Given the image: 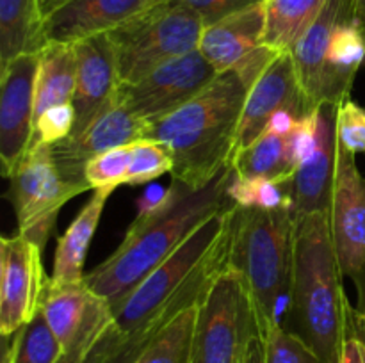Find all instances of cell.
I'll use <instances>...</instances> for the list:
<instances>
[{
	"mask_svg": "<svg viewBox=\"0 0 365 363\" xmlns=\"http://www.w3.org/2000/svg\"><path fill=\"white\" fill-rule=\"evenodd\" d=\"M278 112H292L298 117L314 112L299 85L291 52L278 53L250 85L239 121L234 157L257 141Z\"/></svg>",
	"mask_w": 365,
	"mask_h": 363,
	"instance_id": "obj_14",
	"label": "cell"
},
{
	"mask_svg": "<svg viewBox=\"0 0 365 363\" xmlns=\"http://www.w3.org/2000/svg\"><path fill=\"white\" fill-rule=\"evenodd\" d=\"M66 0H39V6H41V13L43 16L50 14L52 11H56L61 4H64Z\"/></svg>",
	"mask_w": 365,
	"mask_h": 363,
	"instance_id": "obj_41",
	"label": "cell"
},
{
	"mask_svg": "<svg viewBox=\"0 0 365 363\" xmlns=\"http://www.w3.org/2000/svg\"><path fill=\"white\" fill-rule=\"evenodd\" d=\"M39 0H0V68L29 52H41L45 43Z\"/></svg>",
	"mask_w": 365,
	"mask_h": 363,
	"instance_id": "obj_24",
	"label": "cell"
},
{
	"mask_svg": "<svg viewBox=\"0 0 365 363\" xmlns=\"http://www.w3.org/2000/svg\"><path fill=\"white\" fill-rule=\"evenodd\" d=\"M132 159L125 185H143L157 180L164 173L173 171V157L170 149L152 139H141L130 144Z\"/></svg>",
	"mask_w": 365,
	"mask_h": 363,
	"instance_id": "obj_29",
	"label": "cell"
},
{
	"mask_svg": "<svg viewBox=\"0 0 365 363\" xmlns=\"http://www.w3.org/2000/svg\"><path fill=\"white\" fill-rule=\"evenodd\" d=\"M77 114L71 102L59 103V105L48 107L34 123V134L32 142L34 144H56V142L68 139L75 128Z\"/></svg>",
	"mask_w": 365,
	"mask_h": 363,
	"instance_id": "obj_32",
	"label": "cell"
},
{
	"mask_svg": "<svg viewBox=\"0 0 365 363\" xmlns=\"http://www.w3.org/2000/svg\"><path fill=\"white\" fill-rule=\"evenodd\" d=\"M13 337L4 363H59L64 356L63 345L50 330L41 310Z\"/></svg>",
	"mask_w": 365,
	"mask_h": 363,
	"instance_id": "obj_27",
	"label": "cell"
},
{
	"mask_svg": "<svg viewBox=\"0 0 365 363\" xmlns=\"http://www.w3.org/2000/svg\"><path fill=\"white\" fill-rule=\"evenodd\" d=\"M153 2H157V0H153Z\"/></svg>",
	"mask_w": 365,
	"mask_h": 363,
	"instance_id": "obj_43",
	"label": "cell"
},
{
	"mask_svg": "<svg viewBox=\"0 0 365 363\" xmlns=\"http://www.w3.org/2000/svg\"><path fill=\"white\" fill-rule=\"evenodd\" d=\"M227 192L237 206H255L266 210L292 206L291 182L282 184L267 178H246L232 169Z\"/></svg>",
	"mask_w": 365,
	"mask_h": 363,
	"instance_id": "obj_28",
	"label": "cell"
},
{
	"mask_svg": "<svg viewBox=\"0 0 365 363\" xmlns=\"http://www.w3.org/2000/svg\"><path fill=\"white\" fill-rule=\"evenodd\" d=\"M248 91L237 71H227L180 109L148 123L146 139L164 144L173 157V180L202 189L232 166Z\"/></svg>",
	"mask_w": 365,
	"mask_h": 363,
	"instance_id": "obj_3",
	"label": "cell"
},
{
	"mask_svg": "<svg viewBox=\"0 0 365 363\" xmlns=\"http://www.w3.org/2000/svg\"><path fill=\"white\" fill-rule=\"evenodd\" d=\"M337 142L349 153H365V109L348 98L337 107Z\"/></svg>",
	"mask_w": 365,
	"mask_h": 363,
	"instance_id": "obj_33",
	"label": "cell"
},
{
	"mask_svg": "<svg viewBox=\"0 0 365 363\" xmlns=\"http://www.w3.org/2000/svg\"><path fill=\"white\" fill-rule=\"evenodd\" d=\"M255 335L259 326L248 290L227 267L198 302L189 363H242Z\"/></svg>",
	"mask_w": 365,
	"mask_h": 363,
	"instance_id": "obj_6",
	"label": "cell"
},
{
	"mask_svg": "<svg viewBox=\"0 0 365 363\" xmlns=\"http://www.w3.org/2000/svg\"><path fill=\"white\" fill-rule=\"evenodd\" d=\"M356 11H359V16L365 21V0H355Z\"/></svg>",
	"mask_w": 365,
	"mask_h": 363,
	"instance_id": "obj_42",
	"label": "cell"
},
{
	"mask_svg": "<svg viewBox=\"0 0 365 363\" xmlns=\"http://www.w3.org/2000/svg\"><path fill=\"white\" fill-rule=\"evenodd\" d=\"M157 2L187 7L202 18L203 23L210 25L230 16V14L239 13V11L262 4L264 0H157Z\"/></svg>",
	"mask_w": 365,
	"mask_h": 363,
	"instance_id": "obj_34",
	"label": "cell"
},
{
	"mask_svg": "<svg viewBox=\"0 0 365 363\" xmlns=\"http://www.w3.org/2000/svg\"><path fill=\"white\" fill-rule=\"evenodd\" d=\"M351 11H356L355 0H328L316 23L291 50L299 85L314 110L319 107V78L330 36L335 25Z\"/></svg>",
	"mask_w": 365,
	"mask_h": 363,
	"instance_id": "obj_21",
	"label": "cell"
},
{
	"mask_svg": "<svg viewBox=\"0 0 365 363\" xmlns=\"http://www.w3.org/2000/svg\"><path fill=\"white\" fill-rule=\"evenodd\" d=\"M303 117L292 112H278L266 130L248 148L241 149L232 160L237 174L246 178H267L274 182H291L299 166L294 144V128Z\"/></svg>",
	"mask_w": 365,
	"mask_h": 363,
	"instance_id": "obj_19",
	"label": "cell"
},
{
	"mask_svg": "<svg viewBox=\"0 0 365 363\" xmlns=\"http://www.w3.org/2000/svg\"><path fill=\"white\" fill-rule=\"evenodd\" d=\"M349 331H353L365 344V308L362 312H359L355 308L351 310V315H349Z\"/></svg>",
	"mask_w": 365,
	"mask_h": 363,
	"instance_id": "obj_40",
	"label": "cell"
},
{
	"mask_svg": "<svg viewBox=\"0 0 365 363\" xmlns=\"http://www.w3.org/2000/svg\"><path fill=\"white\" fill-rule=\"evenodd\" d=\"M153 0H66L43 20L45 43H75L109 34L148 9Z\"/></svg>",
	"mask_w": 365,
	"mask_h": 363,
	"instance_id": "obj_18",
	"label": "cell"
},
{
	"mask_svg": "<svg viewBox=\"0 0 365 363\" xmlns=\"http://www.w3.org/2000/svg\"><path fill=\"white\" fill-rule=\"evenodd\" d=\"M264 2L205 25L200 53L217 73L237 71L250 85L280 52L264 45Z\"/></svg>",
	"mask_w": 365,
	"mask_h": 363,
	"instance_id": "obj_10",
	"label": "cell"
},
{
	"mask_svg": "<svg viewBox=\"0 0 365 363\" xmlns=\"http://www.w3.org/2000/svg\"><path fill=\"white\" fill-rule=\"evenodd\" d=\"M356 155L337 142V171L330 206V228L342 274L353 281L359 306L365 308V177Z\"/></svg>",
	"mask_w": 365,
	"mask_h": 363,
	"instance_id": "obj_8",
	"label": "cell"
},
{
	"mask_svg": "<svg viewBox=\"0 0 365 363\" xmlns=\"http://www.w3.org/2000/svg\"><path fill=\"white\" fill-rule=\"evenodd\" d=\"M203 28V20L191 9L163 2L114 28L109 38L121 84H134L153 68L198 50Z\"/></svg>",
	"mask_w": 365,
	"mask_h": 363,
	"instance_id": "obj_5",
	"label": "cell"
},
{
	"mask_svg": "<svg viewBox=\"0 0 365 363\" xmlns=\"http://www.w3.org/2000/svg\"><path fill=\"white\" fill-rule=\"evenodd\" d=\"M6 196L16 214L18 233L45 251L59 210L78 192L61 174L52 146L34 144L9 177Z\"/></svg>",
	"mask_w": 365,
	"mask_h": 363,
	"instance_id": "obj_7",
	"label": "cell"
},
{
	"mask_svg": "<svg viewBox=\"0 0 365 363\" xmlns=\"http://www.w3.org/2000/svg\"><path fill=\"white\" fill-rule=\"evenodd\" d=\"M242 363H264V345L260 335H255L252 338L248 345V351H246L245 362Z\"/></svg>",
	"mask_w": 365,
	"mask_h": 363,
	"instance_id": "obj_39",
	"label": "cell"
},
{
	"mask_svg": "<svg viewBox=\"0 0 365 363\" xmlns=\"http://www.w3.org/2000/svg\"><path fill=\"white\" fill-rule=\"evenodd\" d=\"M39 52H29L0 68V164L9 178L29 152L34 134Z\"/></svg>",
	"mask_w": 365,
	"mask_h": 363,
	"instance_id": "obj_13",
	"label": "cell"
},
{
	"mask_svg": "<svg viewBox=\"0 0 365 363\" xmlns=\"http://www.w3.org/2000/svg\"><path fill=\"white\" fill-rule=\"evenodd\" d=\"M196 308L189 306L164 324L134 363H189Z\"/></svg>",
	"mask_w": 365,
	"mask_h": 363,
	"instance_id": "obj_26",
	"label": "cell"
},
{
	"mask_svg": "<svg viewBox=\"0 0 365 363\" xmlns=\"http://www.w3.org/2000/svg\"><path fill=\"white\" fill-rule=\"evenodd\" d=\"M48 276L43 269V251L16 233L0 241V331L16 335L41 308Z\"/></svg>",
	"mask_w": 365,
	"mask_h": 363,
	"instance_id": "obj_11",
	"label": "cell"
},
{
	"mask_svg": "<svg viewBox=\"0 0 365 363\" xmlns=\"http://www.w3.org/2000/svg\"><path fill=\"white\" fill-rule=\"evenodd\" d=\"M328 0H264V45L274 52H291L316 23Z\"/></svg>",
	"mask_w": 365,
	"mask_h": 363,
	"instance_id": "obj_25",
	"label": "cell"
},
{
	"mask_svg": "<svg viewBox=\"0 0 365 363\" xmlns=\"http://www.w3.org/2000/svg\"><path fill=\"white\" fill-rule=\"evenodd\" d=\"M171 319H173V317H171ZM171 319L159 320V322L152 324V326L145 327V330L138 331V333L125 335L123 340L116 345V349H114L102 363H134L135 358L141 354L143 349L148 345V342L155 337L157 331H159L164 324L170 322Z\"/></svg>",
	"mask_w": 365,
	"mask_h": 363,
	"instance_id": "obj_36",
	"label": "cell"
},
{
	"mask_svg": "<svg viewBox=\"0 0 365 363\" xmlns=\"http://www.w3.org/2000/svg\"><path fill=\"white\" fill-rule=\"evenodd\" d=\"M316 137L291 180L294 217L330 212L337 171V107L323 103L314 110Z\"/></svg>",
	"mask_w": 365,
	"mask_h": 363,
	"instance_id": "obj_16",
	"label": "cell"
},
{
	"mask_svg": "<svg viewBox=\"0 0 365 363\" xmlns=\"http://www.w3.org/2000/svg\"><path fill=\"white\" fill-rule=\"evenodd\" d=\"M123 338L125 335L118 330L113 320L107 326V330L96 338V342H93L88 347H81L71 352H66L59 363H102Z\"/></svg>",
	"mask_w": 365,
	"mask_h": 363,
	"instance_id": "obj_35",
	"label": "cell"
},
{
	"mask_svg": "<svg viewBox=\"0 0 365 363\" xmlns=\"http://www.w3.org/2000/svg\"><path fill=\"white\" fill-rule=\"evenodd\" d=\"M53 331L64 354L88 347L113 322L110 305L82 281L48 278L39 308Z\"/></svg>",
	"mask_w": 365,
	"mask_h": 363,
	"instance_id": "obj_15",
	"label": "cell"
},
{
	"mask_svg": "<svg viewBox=\"0 0 365 363\" xmlns=\"http://www.w3.org/2000/svg\"><path fill=\"white\" fill-rule=\"evenodd\" d=\"M114 191L96 189L81 212L77 214L70 226L59 237L53 255L52 276L57 281H82L84 280V262L89 246L98 228L106 203Z\"/></svg>",
	"mask_w": 365,
	"mask_h": 363,
	"instance_id": "obj_22",
	"label": "cell"
},
{
	"mask_svg": "<svg viewBox=\"0 0 365 363\" xmlns=\"http://www.w3.org/2000/svg\"><path fill=\"white\" fill-rule=\"evenodd\" d=\"M77 50V85L71 103L77 121L70 137L82 134L91 121L113 102L121 80L116 52L109 34L93 36L75 43Z\"/></svg>",
	"mask_w": 365,
	"mask_h": 363,
	"instance_id": "obj_17",
	"label": "cell"
},
{
	"mask_svg": "<svg viewBox=\"0 0 365 363\" xmlns=\"http://www.w3.org/2000/svg\"><path fill=\"white\" fill-rule=\"evenodd\" d=\"M364 60L365 21L356 11H351L335 25L328 41L319 78V105L339 107L349 98Z\"/></svg>",
	"mask_w": 365,
	"mask_h": 363,
	"instance_id": "obj_20",
	"label": "cell"
},
{
	"mask_svg": "<svg viewBox=\"0 0 365 363\" xmlns=\"http://www.w3.org/2000/svg\"><path fill=\"white\" fill-rule=\"evenodd\" d=\"M168 199V189L159 187V185H152L146 189L141 196L138 198L135 205H138V214L135 217H146L150 214L157 212L160 206L166 203Z\"/></svg>",
	"mask_w": 365,
	"mask_h": 363,
	"instance_id": "obj_37",
	"label": "cell"
},
{
	"mask_svg": "<svg viewBox=\"0 0 365 363\" xmlns=\"http://www.w3.org/2000/svg\"><path fill=\"white\" fill-rule=\"evenodd\" d=\"M296 217L292 206H234L227 267L241 278L255 310L259 331L282 324L294 273Z\"/></svg>",
	"mask_w": 365,
	"mask_h": 363,
	"instance_id": "obj_4",
	"label": "cell"
},
{
	"mask_svg": "<svg viewBox=\"0 0 365 363\" xmlns=\"http://www.w3.org/2000/svg\"><path fill=\"white\" fill-rule=\"evenodd\" d=\"M130 159V144L118 146V148L93 157L86 166V182L89 185V191H96V189L114 191L120 185H125Z\"/></svg>",
	"mask_w": 365,
	"mask_h": 363,
	"instance_id": "obj_31",
	"label": "cell"
},
{
	"mask_svg": "<svg viewBox=\"0 0 365 363\" xmlns=\"http://www.w3.org/2000/svg\"><path fill=\"white\" fill-rule=\"evenodd\" d=\"M146 132L148 121L135 116L116 95L82 134L52 144V155L66 184L82 194L89 191L86 166L93 157L146 139Z\"/></svg>",
	"mask_w": 365,
	"mask_h": 363,
	"instance_id": "obj_12",
	"label": "cell"
},
{
	"mask_svg": "<svg viewBox=\"0 0 365 363\" xmlns=\"http://www.w3.org/2000/svg\"><path fill=\"white\" fill-rule=\"evenodd\" d=\"M342 278L330 212L298 217L291 298L282 326L302 338L319 363H342L353 310Z\"/></svg>",
	"mask_w": 365,
	"mask_h": 363,
	"instance_id": "obj_2",
	"label": "cell"
},
{
	"mask_svg": "<svg viewBox=\"0 0 365 363\" xmlns=\"http://www.w3.org/2000/svg\"><path fill=\"white\" fill-rule=\"evenodd\" d=\"M342 363H365V344L349 330L342 352Z\"/></svg>",
	"mask_w": 365,
	"mask_h": 363,
	"instance_id": "obj_38",
	"label": "cell"
},
{
	"mask_svg": "<svg viewBox=\"0 0 365 363\" xmlns=\"http://www.w3.org/2000/svg\"><path fill=\"white\" fill-rule=\"evenodd\" d=\"M77 85V50L68 43H46L39 52L34 123L48 107L73 100Z\"/></svg>",
	"mask_w": 365,
	"mask_h": 363,
	"instance_id": "obj_23",
	"label": "cell"
},
{
	"mask_svg": "<svg viewBox=\"0 0 365 363\" xmlns=\"http://www.w3.org/2000/svg\"><path fill=\"white\" fill-rule=\"evenodd\" d=\"M259 335L264 345V363H319L309 345L282 324H271Z\"/></svg>",
	"mask_w": 365,
	"mask_h": 363,
	"instance_id": "obj_30",
	"label": "cell"
},
{
	"mask_svg": "<svg viewBox=\"0 0 365 363\" xmlns=\"http://www.w3.org/2000/svg\"><path fill=\"white\" fill-rule=\"evenodd\" d=\"M232 169L221 171L202 189L171 182L166 203L150 216L135 217L116 251L86 274L88 287L110 306L127 298L200 224L214 214L234 209L227 192Z\"/></svg>",
	"mask_w": 365,
	"mask_h": 363,
	"instance_id": "obj_1",
	"label": "cell"
},
{
	"mask_svg": "<svg viewBox=\"0 0 365 363\" xmlns=\"http://www.w3.org/2000/svg\"><path fill=\"white\" fill-rule=\"evenodd\" d=\"M217 75L195 50L153 68L134 84H120L116 95L135 116L152 123L191 102Z\"/></svg>",
	"mask_w": 365,
	"mask_h": 363,
	"instance_id": "obj_9",
	"label": "cell"
}]
</instances>
